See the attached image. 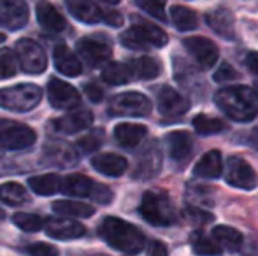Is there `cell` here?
<instances>
[{
  "label": "cell",
  "mask_w": 258,
  "mask_h": 256,
  "mask_svg": "<svg viewBox=\"0 0 258 256\" xmlns=\"http://www.w3.org/2000/svg\"><path fill=\"white\" fill-rule=\"evenodd\" d=\"M4 41H6V37H4V34H0V44H2Z\"/></svg>",
  "instance_id": "816d5d0a"
},
{
  "label": "cell",
  "mask_w": 258,
  "mask_h": 256,
  "mask_svg": "<svg viewBox=\"0 0 258 256\" xmlns=\"http://www.w3.org/2000/svg\"><path fill=\"white\" fill-rule=\"evenodd\" d=\"M102 4H107V6H116V4H119V0H100Z\"/></svg>",
  "instance_id": "f907efd6"
},
{
  "label": "cell",
  "mask_w": 258,
  "mask_h": 256,
  "mask_svg": "<svg viewBox=\"0 0 258 256\" xmlns=\"http://www.w3.org/2000/svg\"><path fill=\"white\" fill-rule=\"evenodd\" d=\"M139 214L153 226H170L177 221V211L172 200L163 192H146L139 205Z\"/></svg>",
  "instance_id": "3957f363"
},
{
  "label": "cell",
  "mask_w": 258,
  "mask_h": 256,
  "mask_svg": "<svg viewBox=\"0 0 258 256\" xmlns=\"http://www.w3.org/2000/svg\"><path fill=\"white\" fill-rule=\"evenodd\" d=\"M16 55H13L9 49L0 51V79L13 77L16 74Z\"/></svg>",
  "instance_id": "f35d334b"
},
{
  "label": "cell",
  "mask_w": 258,
  "mask_h": 256,
  "mask_svg": "<svg viewBox=\"0 0 258 256\" xmlns=\"http://www.w3.org/2000/svg\"><path fill=\"white\" fill-rule=\"evenodd\" d=\"M44 221L41 216L37 214H28V212H16L13 216V223L23 232H39L44 228Z\"/></svg>",
  "instance_id": "d590c367"
},
{
  "label": "cell",
  "mask_w": 258,
  "mask_h": 256,
  "mask_svg": "<svg viewBox=\"0 0 258 256\" xmlns=\"http://www.w3.org/2000/svg\"><path fill=\"white\" fill-rule=\"evenodd\" d=\"M61 181L63 179L58 174H42L28 179V186L34 193L41 195V197H49V195L61 192Z\"/></svg>",
  "instance_id": "83f0119b"
},
{
  "label": "cell",
  "mask_w": 258,
  "mask_h": 256,
  "mask_svg": "<svg viewBox=\"0 0 258 256\" xmlns=\"http://www.w3.org/2000/svg\"><path fill=\"white\" fill-rule=\"evenodd\" d=\"M211 239L220 246L221 251H228V253H237L242 247V233L227 225L214 226Z\"/></svg>",
  "instance_id": "cb8c5ba5"
},
{
  "label": "cell",
  "mask_w": 258,
  "mask_h": 256,
  "mask_svg": "<svg viewBox=\"0 0 258 256\" xmlns=\"http://www.w3.org/2000/svg\"><path fill=\"white\" fill-rule=\"evenodd\" d=\"M139 9L160 21H165V0H134Z\"/></svg>",
  "instance_id": "8d00e7d4"
},
{
  "label": "cell",
  "mask_w": 258,
  "mask_h": 256,
  "mask_svg": "<svg viewBox=\"0 0 258 256\" xmlns=\"http://www.w3.org/2000/svg\"><path fill=\"white\" fill-rule=\"evenodd\" d=\"M183 46L202 68L207 70V68H213L216 65L220 51L213 41L206 37H186L183 41Z\"/></svg>",
  "instance_id": "30bf717a"
},
{
  "label": "cell",
  "mask_w": 258,
  "mask_h": 256,
  "mask_svg": "<svg viewBox=\"0 0 258 256\" xmlns=\"http://www.w3.org/2000/svg\"><path fill=\"white\" fill-rule=\"evenodd\" d=\"M186 212L190 214V218L194 219V221H199V223H206L213 219V214H209V212H206V211H201V209H188Z\"/></svg>",
  "instance_id": "7dc6e473"
},
{
  "label": "cell",
  "mask_w": 258,
  "mask_h": 256,
  "mask_svg": "<svg viewBox=\"0 0 258 256\" xmlns=\"http://www.w3.org/2000/svg\"><path fill=\"white\" fill-rule=\"evenodd\" d=\"M27 251L30 256H58V249L51 244L46 242H34L27 247Z\"/></svg>",
  "instance_id": "60d3db41"
},
{
  "label": "cell",
  "mask_w": 258,
  "mask_h": 256,
  "mask_svg": "<svg viewBox=\"0 0 258 256\" xmlns=\"http://www.w3.org/2000/svg\"><path fill=\"white\" fill-rule=\"evenodd\" d=\"M99 235L116 251L126 254H137L146 246V237L137 226L125 219L107 216L99 226Z\"/></svg>",
  "instance_id": "6da1fadb"
},
{
  "label": "cell",
  "mask_w": 258,
  "mask_h": 256,
  "mask_svg": "<svg viewBox=\"0 0 258 256\" xmlns=\"http://www.w3.org/2000/svg\"><path fill=\"white\" fill-rule=\"evenodd\" d=\"M0 219H4V212L2 211H0Z\"/></svg>",
  "instance_id": "f5cc1de1"
},
{
  "label": "cell",
  "mask_w": 258,
  "mask_h": 256,
  "mask_svg": "<svg viewBox=\"0 0 258 256\" xmlns=\"http://www.w3.org/2000/svg\"><path fill=\"white\" fill-rule=\"evenodd\" d=\"M65 6L76 20L83 23H99L102 21L104 11L93 0H65Z\"/></svg>",
  "instance_id": "44dd1931"
},
{
  "label": "cell",
  "mask_w": 258,
  "mask_h": 256,
  "mask_svg": "<svg viewBox=\"0 0 258 256\" xmlns=\"http://www.w3.org/2000/svg\"><path fill=\"white\" fill-rule=\"evenodd\" d=\"M35 132L25 123H14V121H0V147L4 149H27L34 146Z\"/></svg>",
  "instance_id": "52a82bcc"
},
{
  "label": "cell",
  "mask_w": 258,
  "mask_h": 256,
  "mask_svg": "<svg viewBox=\"0 0 258 256\" xmlns=\"http://www.w3.org/2000/svg\"><path fill=\"white\" fill-rule=\"evenodd\" d=\"M207 25L211 27V30L216 32L220 37L227 39V41H234L235 37V20L232 16L230 11L227 9H218L213 11L206 16Z\"/></svg>",
  "instance_id": "7402d4cb"
},
{
  "label": "cell",
  "mask_w": 258,
  "mask_h": 256,
  "mask_svg": "<svg viewBox=\"0 0 258 256\" xmlns=\"http://www.w3.org/2000/svg\"><path fill=\"white\" fill-rule=\"evenodd\" d=\"M148 128L144 125L136 123H121L114 128V139L123 147H136L141 140L146 137Z\"/></svg>",
  "instance_id": "d4e9b609"
},
{
  "label": "cell",
  "mask_w": 258,
  "mask_h": 256,
  "mask_svg": "<svg viewBox=\"0 0 258 256\" xmlns=\"http://www.w3.org/2000/svg\"><path fill=\"white\" fill-rule=\"evenodd\" d=\"M170 20H172L174 27L179 32H188L195 30L199 25V18L195 14V11L188 9L184 6H174L170 9Z\"/></svg>",
  "instance_id": "4dcf8cb0"
},
{
  "label": "cell",
  "mask_w": 258,
  "mask_h": 256,
  "mask_svg": "<svg viewBox=\"0 0 258 256\" xmlns=\"http://www.w3.org/2000/svg\"><path fill=\"white\" fill-rule=\"evenodd\" d=\"M148 254L150 256H167L169 251H167V246L160 240H151L150 246H148Z\"/></svg>",
  "instance_id": "bcb514c9"
},
{
  "label": "cell",
  "mask_w": 258,
  "mask_h": 256,
  "mask_svg": "<svg viewBox=\"0 0 258 256\" xmlns=\"http://www.w3.org/2000/svg\"><path fill=\"white\" fill-rule=\"evenodd\" d=\"M78 53L90 67H97V65L107 62V60L111 58L112 49H111V46L104 41L81 39V41L78 42Z\"/></svg>",
  "instance_id": "9a60e30c"
},
{
  "label": "cell",
  "mask_w": 258,
  "mask_h": 256,
  "mask_svg": "<svg viewBox=\"0 0 258 256\" xmlns=\"http://www.w3.org/2000/svg\"><path fill=\"white\" fill-rule=\"evenodd\" d=\"M223 174V160H221V153L216 149L206 153L201 160L195 163L194 176L202 179H218Z\"/></svg>",
  "instance_id": "603a6c76"
},
{
  "label": "cell",
  "mask_w": 258,
  "mask_h": 256,
  "mask_svg": "<svg viewBox=\"0 0 258 256\" xmlns=\"http://www.w3.org/2000/svg\"><path fill=\"white\" fill-rule=\"evenodd\" d=\"M100 144H102V132L97 130V132H92L86 137H83V139L78 142V147L83 151V153H93V151L99 149Z\"/></svg>",
  "instance_id": "ab89813d"
},
{
  "label": "cell",
  "mask_w": 258,
  "mask_h": 256,
  "mask_svg": "<svg viewBox=\"0 0 258 256\" xmlns=\"http://www.w3.org/2000/svg\"><path fill=\"white\" fill-rule=\"evenodd\" d=\"M14 51H16V60L20 63L21 70L27 72V74H42L48 67V58H46L44 49L35 41L20 39L16 42Z\"/></svg>",
  "instance_id": "8992f818"
},
{
  "label": "cell",
  "mask_w": 258,
  "mask_h": 256,
  "mask_svg": "<svg viewBox=\"0 0 258 256\" xmlns=\"http://www.w3.org/2000/svg\"><path fill=\"white\" fill-rule=\"evenodd\" d=\"M225 181L239 190H255L258 186L256 172L241 156H228L225 168Z\"/></svg>",
  "instance_id": "ba28073f"
},
{
  "label": "cell",
  "mask_w": 258,
  "mask_h": 256,
  "mask_svg": "<svg viewBox=\"0 0 258 256\" xmlns=\"http://www.w3.org/2000/svg\"><path fill=\"white\" fill-rule=\"evenodd\" d=\"M28 21V7L25 0H0V27L20 30Z\"/></svg>",
  "instance_id": "4fadbf2b"
},
{
  "label": "cell",
  "mask_w": 258,
  "mask_h": 256,
  "mask_svg": "<svg viewBox=\"0 0 258 256\" xmlns=\"http://www.w3.org/2000/svg\"><path fill=\"white\" fill-rule=\"evenodd\" d=\"M51 207L58 216H69V218H90L95 214V209L92 205L76 200H56L53 202Z\"/></svg>",
  "instance_id": "f1b7e54d"
},
{
  "label": "cell",
  "mask_w": 258,
  "mask_h": 256,
  "mask_svg": "<svg viewBox=\"0 0 258 256\" xmlns=\"http://www.w3.org/2000/svg\"><path fill=\"white\" fill-rule=\"evenodd\" d=\"M92 167L107 178H119L126 170L128 163L123 156L114 153H99L92 158Z\"/></svg>",
  "instance_id": "ac0fdd59"
},
{
  "label": "cell",
  "mask_w": 258,
  "mask_h": 256,
  "mask_svg": "<svg viewBox=\"0 0 258 256\" xmlns=\"http://www.w3.org/2000/svg\"><path fill=\"white\" fill-rule=\"evenodd\" d=\"M234 79H239V72L234 70V67L230 63H221V67L214 72V81L218 82L234 81Z\"/></svg>",
  "instance_id": "b9f144b4"
},
{
  "label": "cell",
  "mask_w": 258,
  "mask_h": 256,
  "mask_svg": "<svg viewBox=\"0 0 258 256\" xmlns=\"http://www.w3.org/2000/svg\"><path fill=\"white\" fill-rule=\"evenodd\" d=\"M194 128H195V132L201 133V135H213V133L223 132V130L227 128V125L221 120H218V118L199 114V116L194 118Z\"/></svg>",
  "instance_id": "836d02e7"
},
{
  "label": "cell",
  "mask_w": 258,
  "mask_h": 256,
  "mask_svg": "<svg viewBox=\"0 0 258 256\" xmlns=\"http://www.w3.org/2000/svg\"><path fill=\"white\" fill-rule=\"evenodd\" d=\"M246 65L255 75H258V51H251L246 56Z\"/></svg>",
  "instance_id": "c3c4849f"
},
{
  "label": "cell",
  "mask_w": 258,
  "mask_h": 256,
  "mask_svg": "<svg viewBox=\"0 0 258 256\" xmlns=\"http://www.w3.org/2000/svg\"><path fill=\"white\" fill-rule=\"evenodd\" d=\"M167 140V149L174 161H183L194 151V139L188 132L184 130H177V132H170L165 137Z\"/></svg>",
  "instance_id": "d6986e66"
},
{
  "label": "cell",
  "mask_w": 258,
  "mask_h": 256,
  "mask_svg": "<svg viewBox=\"0 0 258 256\" xmlns=\"http://www.w3.org/2000/svg\"><path fill=\"white\" fill-rule=\"evenodd\" d=\"M151 113V102L146 95L137 92L118 93L109 102V114L111 116H132L143 118Z\"/></svg>",
  "instance_id": "5b68a950"
},
{
  "label": "cell",
  "mask_w": 258,
  "mask_h": 256,
  "mask_svg": "<svg viewBox=\"0 0 258 256\" xmlns=\"http://www.w3.org/2000/svg\"><path fill=\"white\" fill-rule=\"evenodd\" d=\"M214 104L230 120L248 123L258 116V99L246 86H228L221 88L214 95Z\"/></svg>",
  "instance_id": "7a4b0ae2"
},
{
  "label": "cell",
  "mask_w": 258,
  "mask_h": 256,
  "mask_svg": "<svg viewBox=\"0 0 258 256\" xmlns=\"http://www.w3.org/2000/svg\"><path fill=\"white\" fill-rule=\"evenodd\" d=\"M132 77L137 79H156L162 74V65L153 56H139L128 63Z\"/></svg>",
  "instance_id": "484cf974"
},
{
  "label": "cell",
  "mask_w": 258,
  "mask_h": 256,
  "mask_svg": "<svg viewBox=\"0 0 258 256\" xmlns=\"http://www.w3.org/2000/svg\"><path fill=\"white\" fill-rule=\"evenodd\" d=\"M141 28H143L150 46H153V48H163V46L167 44V34L162 28L155 27V25H150V23H143Z\"/></svg>",
  "instance_id": "74e56055"
},
{
  "label": "cell",
  "mask_w": 258,
  "mask_h": 256,
  "mask_svg": "<svg viewBox=\"0 0 258 256\" xmlns=\"http://www.w3.org/2000/svg\"><path fill=\"white\" fill-rule=\"evenodd\" d=\"M251 144L256 147V151H258V127L253 130V133H251Z\"/></svg>",
  "instance_id": "681fc988"
},
{
  "label": "cell",
  "mask_w": 258,
  "mask_h": 256,
  "mask_svg": "<svg viewBox=\"0 0 258 256\" xmlns=\"http://www.w3.org/2000/svg\"><path fill=\"white\" fill-rule=\"evenodd\" d=\"M0 200L6 205L11 207H18V205H25L30 197L28 192L25 190V186H21L20 183H4L0 186Z\"/></svg>",
  "instance_id": "f546056e"
},
{
  "label": "cell",
  "mask_w": 258,
  "mask_h": 256,
  "mask_svg": "<svg viewBox=\"0 0 258 256\" xmlns=\"http://www.w3.org/2000/svg\"><path fill=\"white\" fill-rule=\"evenodd\" d=\"M35 14H37V21L44 30L58 34V32L65 30L67 27V21L65 18L58 13V9L48 0H39L37 6H35Z\"/></svg>",
  "instance_id": "e0dca14e"
},
{
  "label": "cell",
  "mask_w": 258,
  "mask_h": 256,
  "mask_svg": "<svg viewBox=\"0 0 258 256\" xmlns=\"http://www.w3.org/2000/svg\"><path fill=\"white\" fill-rule=\"evenodd\" d=\"M48 100L54 109L61 111H72L81 104L78 90L56 77H51L48 82Z\"/></svg>",
  "instance_id": "9c48e42d"
},
{
  "label": "cell",
  "mask_w": 258,
  "mask_h": 256,
  "mask_svg": "<svg viewBox=\"0 0 258 256\" xmlns=\"http://www.w3.org/2000/svg\"><path fill=\"white\" fill-rule=\"evenodd\" d=\"M102 79L107 84L121 86V84H126V82L132 79V72H130L128 65L119 63V62H111L104 67Z\"/></svg>",
  "instance_id": "1f68e13d"
},
{
  "label": "cell",
  "mask_w": 258,
  "mask_h": 256,
  "mask_svg": "<svg viewBox=\"0 0 258 256\" xmlns=\"http://www.w3.org/2000/svg\"><path fill=\"white\" fill-rule=\"evenodd\" d=\"M85 93L92 102H100V100L104 99V92L100 90V86L93 84V82H90V84L85 86Z\"/></svg>",
  "instance_id": "ee69618b"
},
{
  "label": "cell",
  "mask_w": 258,
  "mask_h": 256,
  "mask_svg": "<svg viewBox=\"0 0 258 256\" xmlns=\"http://www.w3.org/2000/svg\"><path fill=\"white\" fill-rule=\"evenodd\" d=\"M160 165H162V154H160L158 146H156L155 142H151L150 146H146V149H144L143 154L139 156L132 176L137 179L153 178V176L158 174Z\"/></svg>",
  "instance_id": "2e32d148"
},
{
  "label": "cell",
  "mask_w": 258,
  "mask_h": 256,
  "mask_svg": "<svg viewBox=\"0 0 258 256\" xmlns=\"http://www.w3.org/2000/svg\"><path fill=\"white\" fill-rule=\"evenodd\" d=\"M44 230L51 239L56 240H74L81 239L86 233L85 225L72 218H49L44 221Z\"/></svg>",
  "instance_id": "7c38bea8"
},
{
  "label": "cell",
  "mask_w": 258,
  "mask_h": 256,
  "mask_svg": "<svg viewBox=\"0 0 258 256\" xmlns=\"http://www.w3.org/2000/svg\"><path fill=\"white\" fill-rule=\"evenodd\" d=\"M119 42H121L125 48L137 49V51L151 48L150 42H148V39H146V35H144L143 28H141V25H137V27H132V28H128V30L123 32V34L119 35Z\"/></svg>",
  "instance_id": "d6a6232c"
},
{
  "label": "cell",
  "mask_w": 258,
  "mask_h": 256,
  "mask_svg": "<svg viewBox=\"0 0 258 256\" xmlns=\"http://www.w3.org/2000/svg\"><path fill=\"white\" fill-rule=\"evenodd\" d=\"M190 109V100L170 86H163L158 93V111L165 120H177Z\"/></svg>",
  "instance_id": "8fae6325"
},
{
  "label": "cell",
  "mask_w": 258,
  "mask_h": 256,
  "mask_svg": "<svg viewBox=\"0 0 258 256\" xmlns=\"http://www.w3.org/2000/svg\"><path fill=\"white\" fill-rule=\"evenodd\" d=\"M90 198H93V200L99 202V204H111L112 192L107 188V186L97 185V183H95V188H93V193H92V197H90Z\"/></svg>",
  "instance_id": "7bdbcfd3"
},
{
  "label": "cell",
  "mask_w": 258,
  "mask_h": 256,
  "mask_svg": "<svg viewBox=\"0 0 258 256\" xmlns=\"http://www.w3.org/2000/svg\"><path fill=\"white\" fill-rule=\"evenodd\" d=\"M53 58H54V67L63 75L78 77L83 72V65L79 62L78 55H74L72 49H69L65 44H58L56 48H54Z\"/></svg>",
  "instance_id": "ffe728a7"
},
{
  "label": "cell",
  "mask_w": 258,
  "mask_h": 256,
  "mask_svg": "<svg viewBox=\"0 0 258 256\" xmlns=\"http://www.w3.org/2000/svg\"><path fill=\"white\" fill-rule=\"evenodd\" d=\"M102 21H105L107 25H111V27H121L123 16H121V13H118V11H107V13L104 11Z\"/></svg>",
  "instance_id": "f6af8a7d"
},
{
  "label": "cell",
  "mask_w": 258,
  "mask_h": 256,
  "mask_svg": "<svg viewBox=\"0 0 258 256\" xmlns=\"http://www.w3.org/2000/svg\"><path fill=\"white\" fill-rule=\"evenodd\" d=\"M256 99H258V88H256Z\"/></svg>",
  "instance_id": "db71d44e"
},
{
  "label": "cell",
  "mask_w": 258,
  "mask_h": 256,
  "mask_svg": "<svg viewBox=\"0 0 258 256\" xmlns=\"http://www.w3.org/2000/svg\"><path fill=\"white\" fill-rule=\"evenodd\" d=\"M93 123V114L86 109H76V111H71V113L63 114L61 118L53 121V127L56 132L60 133H78L81 130H86L90 125Z\"/></svg>",
  "instance_id": "5bb4252c"
},
{
  "label": "cell",
  "mask_w": 258,
  "mask_h": 256,
  "mask_svg": "<svg viewBox=\"0 0 258 256\" xmlns=\"http://www.w3.org/2000/svg\"><path fill=\"white\" fill-rule=\"evenodd\" d=\"M190 240H191V247H194V251L201 256H216V254L221 253L220 246H218L213 239L206 237L204 233H201V232H195Z\"/></svg>",
  "instance_id": "e575fe53"
},
{
  "label": "cell",
  "mask_w": 258,
  "mask_h": 256,
  "mask_svg": "<svg viewBox=\"0 0 258 256\" xmlns=\"http://www.w3.org/2000/svg\"><path fill=\"white\" fill-rule=\"evenodd\" d=\"M95 183L83 174H72L61 181V192L72 197H92Z\"/></svg>",
  "instance_id": "4316f807"
},
{
  "label": "cell",
  "mask_w": 258,
  "mask_h": 256,
  "mask_svg": "<svg viewBox=\"0 0 258 256\" xmlns=\"http://www.w3.org/2000/svg\"><path fill=\"white\" fill-rule=\"evenodd\" d=\"M41 88L30 82H21L0 90V107L13 113H28L41 102Z\"/></svg>",
  "instance_id": "277c9868"
}]
</instances>
